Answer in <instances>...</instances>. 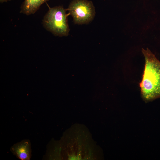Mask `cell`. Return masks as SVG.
I'll return each instance as SVG.
<instances>
[{
    "label": "cell",
    "instance_id": "6da1fadb",
    "mask_svg": "<svg viewBox=\"0 0 160 160\" xmlns=\"http://www.w3.org/2000/svg\"><path fill=\"white\" fill-rule=\"evenodd\" d=\"M142 52L145 63L139 85L142 98L147 102L160 97V61L148 48Z\"/></svg>",
    "mask_w": 160,
    "mask_h": 160
},
{
    "label": "cell",
    "instance_id": "7a4b0ae2",
    "mask_svg": "<svg viewBox=\"0 0 160 160\" xmlns=\"http://www.w3.org/2000/svg\"><path fill=\"white\" fill-rule=\"evenodd\" d=\"M62 6L49 7L44 16L43 23L46 29L55 36H67L70 29L67 17L69 14Z\"/></svg>",
    "mask_w": 160,
    "mask_h": 160
},
{
    "label": "cell",
    "instance_id": "3957f363",
    "mask_svg": "<svg viewBox=\"0 0 160 160\" xmlns=\"http://www.w3.org/2000/svg\"><path fill=\"white\" fill-rule=\"evenodd\" d=\"M66 9L74 23L78 25L89 23L93 20L96 14L92 2L88 0H72Z\"/></svg>",
    "mask_w": 160,
    "mask_h": 160
},
{
    "label": "cell",
    "instance_id": "277c9868",
    "mask_svg": "<svg viewBox=\"0 0 160 160\" xmlns=\"http://www.w3.org/2000/svg\"><path fill=\"white\" fill-rule=\"evenodd\" d=\"M49 0H25L21 7L20 12L27 15L34 13L44 3Z\"/></svg>",
    "mask_w": 160,
    "mask_h": 160
},
{
    "label": "cell",
    "instance_id": "5b68a950",
    "mask_svg": "<svg viewBox=\"0 0 160 160\" xmlns=\"http://www.w3.org/2000/svg\"><path fill=\"white\" fill-rule=\"evenodd\" d=\"M14 153L20 159H29L30 157V145L27 141L21 142L15 145L12 148Z\"/></svg>",
    "mask_w": 160,
    "mask_h": 160
},
{
    "label": "cell",
    "instance_id": "8992f818",
    "mask_svg": "<svg viewBox=\"0 0 160 160\" xmlns=\"http://www.w3.org/2000/svg\"><path fill=\"white\" fill-rule=\"evenodd\" d=\"M10 0H0V2L1 3H3Z\"/></svg>",
    "mask_w": 160,
    "mask_h": 160
}]
</instances>
